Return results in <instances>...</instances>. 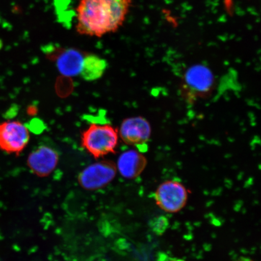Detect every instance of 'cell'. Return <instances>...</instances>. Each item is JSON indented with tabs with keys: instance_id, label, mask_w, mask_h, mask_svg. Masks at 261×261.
<instances>
[{
	"instance_id": "cell-1",
	"label": "cell",
	"mask_w": 261,
	"mask_h": 261,
	"mask_svg": "<svg viewBox=\"0 0 261 261\" xmlns=\"http://www.w3.org/2000/svg\"><path fill=\"white\" fill-rule=\"evenodd\" d=\"M133 0H81L76 9V31L82 35L102 37L119 30Z\"/></svg>"
},
{
	"instance_id": "cell-2",
	"label": "cell",
	"mask_w": 261,
	"mask_h": 261,
	"mask_svg": "<svg viewBox=\"0 0 261 261\" xmlns=\"http://www.w3.org/2000/svg\"><path fill=\"white\" fill-rule=\"evenodd\" d=\"M82 145L94 158L115 152L119 132L112 126L92 123L82 134Z\"/></svg>"
},
{
	"instance_id": "cell-3",
	"label": "cell",
	"mask_w": 261,
	"mask_h": 261,
	"mask_svg": "<svg viewBox=\"0 0 261 261\" xmlns=\"http://www.w3.org/2000/svg\"><path fill=\"white\" fill-rule=\"evenodd\" d=\"M214 76L210 68L197 64L189 67L184 74L182 93L189 102L208 95L213 89Z\"/></svg>"
},
{
	"instance_id": "cell-4",
	"label": "cell",
	"mask_w": 261,
	"mask_h": 261,
	"mask_svg": "<svg viewBox=\"0 0 261 261\" xmlns=\"http://www.w3.org/2000/svg\"><path fill=\"white\" fill-rule=\"evenodd\" d=\"M155 203L162 210L168 213H177L187 203L188 191L184 185L171 179L163 182L154 194Z\"/></svg>"
},
{
	"instance_id": "cell-5",
	"label": "cell",
	"mask_w": 261,
	"mask_h": 261,
	"mask_svg": "<svg viewBox=\"0 0 261 261\" xmlns=\"http://www.w3.org/2000/svg\"><path fill=\"white\" fill-rule=\"evenodd\" d=\"M115 163L102 161L93 163L82 171L77 181L81 188L87 191H97L105 188L115 178L117 174Z\"/></svg>"
},
{
	"instance_id": "cell-6",
	"label": "cell",
	"mask_w": 261,
	"mask_h": 261,
	"mask_svg": "<svg viewBox=\"0 0 261 261\" xmlns=\"http://www.w3.org/2000/svg\"><path fill=\"white\" fill-rule=\"evenodd\" d=\"M30 133L23 123L8 120L0 123V149L19 155L28 146Z\"/></svg>"
},
{
	"instance_id": "cell-7",
	"label": "cell",
	"mask_w": 261,
	"mask_h": 261,
	"mask_svg": "<svg viewBox=\"0 0 261 261\" xmlns=\"http://www.w3.org/2000/svg\"><path fill=\"white\" fill-rule=\"evenodd\" d=\"M44 53L56 61L59 71L64 76L73 77L81 73L84 59L83 52L75 48L45 47Z\"/></svg>"
},
{
	"instance_id": "cell-8",
	"label": "cell",
	"mask_w": 261,
	"mask_h": 261,
	"mask_svg": "<svg viewBox=\"0 0 261 261\" xmlns=\"http://www.w3.org/2000/svg\"><path fill=\"white\" fill-rule=\"evenodd\" d=\"M151 125L144 117H132L122 122L119 136L126 144L136 146L140 151L151 138Z\"/></svg>"
},
{
	"instance_id": "cell-9",
	"label": "cell",
	"mask_w": 261,
	"mask_h": 261,
	"mask_svg": "<svg viewBox=\"0 0 261 261\" xmlns=\"http://www.w3.org/2000/svg\"><path fill=\"white\" fill-rule=\"evenodd\" d=\"M59 162L57 151L47 146H41L29 154L27 161L30 170L36 175L45 177L55 170Z\"/></svg>"
},
{
	"instance_id": "cell-10",
	"label": "cell",
	"mask_w": 261,
	"mask_h": 261,
	"mask_svg": "<svg viewBox=\"0 0 261 261\" xmlns=\"http://www.w3.org/2000/svg\"><path fill=\"white\" fill-rule=\"evenodd\" d=\"M147 159L139 151L129 149L120 154L117 160V171L123 177L135 179L142 174L146 167Z\"/></svg>"
},
{
	"instance_id": "cell-11",
	"label": "cell",
	"mask_w": 261,
	"mask_h": 261,
	"mask_svg": "<svg viewBox=\"0 0 261 261\" xmlns=\"http://www.w3.org/2000/svg\"><path fill=\"white\" fill-rule=\"evenodd\" d=\"M108 66L105 59L96 55H87L85 56L81 76L86 81H94L102 77Z\"/></svg>"
},
{
	"instance_id": "cell-12",
	"label": "cell",
	"mask_w": 261,
	"mask_h": 261,
	"mask_svg": "<svg viewBox=\"0 0 261 261\" xmlns=\"http://www.w3.org/2000/svg\"><path fill=\"white\" fill-rule=\"evenodd\" d=\"M149 225L153 233L156 236H161L168 229L169 221L165 216L160 215L152 218Z\"/></svg>"
},
{
	"instance_id": "cell-13",
	"label": "cell",
	"mask_w": 261,
	"mask_h": 261,
	"mask_svg": "<svg viewBox=\"0 0 261 261\" xmlns=\"http://www.w3.org/2000/svg\"><path fill=\"white\" fill-rule=\"evenodd\" d=\"M236 261H253L252 259L247 258V257H241V258Z\"/></svg>"
}]
</instances>
